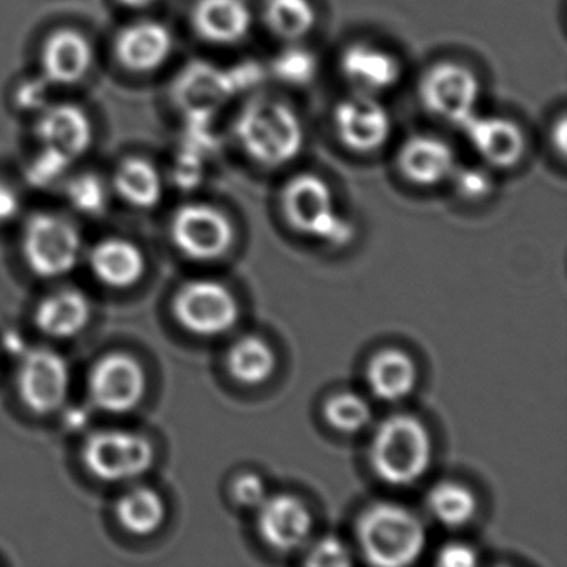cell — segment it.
<instances>
[{
	"mask_svg": "<svg viewBox=\"0 0 567 567\" xmlns=\"http://www.w3.org/2000/svg\"><path fill=\"white\" fill-rule=\"evenodd\" d=\"M235 134L251 161L270 168L293 162L305 142L297 112L274 99L250 102L238 115Z\"/></svg>",
	"mask_w": 567,
	"mask_h": 567,
	"instance_id": "cell-1",
	"label": "cell"
},
{
	"mask_svg": "<svg viewBox=\"0 0 567 567\" xmlns=\"http://www.w3.org/2000/svg\"><path fill=\"white\" fill-rule=\"evenodd\" d=\"M357 534L364 556L374 566H410L420 559L426 544L420 517L401 504L368 507L358 519Z\"/></svg>",
	"mask_w": 567,
	"mask_h": 567,
	"instance_id": "cell-2",
	"label": "cell"
},
{
	"mask_svg": "<svg viewBox=\"0 0 567 567\" xmlns=\"http://www.w3.org/2000/svg\"><path fill=\"white\" fill-rule=\"evenodd\" d=\"M433 457L430 431L411 414H393L378 426L371 441L374 473L393 486H410L424 476Z\"/></svg>",
	"mask_w": 567,
	"mask_h": 567,
	"instance_id": "cell-3",
	"label": "cell"
},
{
	"mask_svg": "<svg viewBox=\"0 0 567 567\" xmlns=\"http://www.w3.org/2000/svg\"><path fill=\"white\" fill-rule=\"evenodd\" d=\"M281 205L291 227L334 247L353 240L354 228L334 208L333 195L323 178L300 174L285 185Z\"/></svg>",
	"mask_w": 567,
	"mask_h": 567,
	"instance_id": "cell-4",
	"label": "cell"
},
{
	"mask_svg": "<svg viewBox=\"0 0 567 567\" xmlns=\"http://www.w3.org/2000/svg\"><path fill=\"white\" fill-rule=\"evenodd\" d=\"M81 234L68 218L39 214L25 225L22 254L38 277L55 278L74 270L81 258Z\"/></svg>",
	"mask_w": 567,
	"mask_h": 567,
	"instance_id": "cell-5",
	"label": "cell"
},
{
	"mask_svg": "<svg viewBox=\"0 0 567 567\" xmlns=\"http://www.w3.org/2000/svg\"><path fill=\"white\" fill-rule=\"evenodd\" d=\"M85 467L109 483L134 480L154 463V447L145 436L131 431L92 434L82 450Z\"/></svg>",
	"mask_w": 567,
	"mask_h": 567,
	"instance_id": "cell-6",
	"label": "cell"
},
{
	"mask_svg": "<svg viewBox=\"0 0 567 567\" xmlns=\"http://www.w3.org/2000/svg\"><path fill=\"white\" fill-rule=\"evenodd\" d=\"M481 85L473 71L456 62H440L427 69L420 82L424 107L451 124L463 125L476 114Z\"/></svg>",
	"mask_w": 567,
	"mask_h": 567,
	"instance_id": "cell-7",
	"label": "cell"
},
{
	"mask_svg": "<svg viewBox=\"0 0 567 567\" xmlns=\"http://www.w3.org/2000/svg\"><path fill=\"white\" fill-rule=\"evenodd\" d=\"M178 323L198 337L227 333L238 320V301L225 285L195 280L184 285L174 300Z\"/></svg>",
	"mask_w": 567,
	"mask_h": 567,
	"instance_id": "cell-8",
	"label": "cell"
},
{
	"mask_svg": "<svg viewBox=\"0 0 567 567\" xmlns=\"http://www.w3.org/2000/svg\"><path fill=\"white\" fill-rule=\"evenodd\" d=\"M172 238L178 250L194 260H217L234 244V227L218 208L190 204L175 214Z\"/></svg>",
	"mask_w": 567,
	"mask_h": 567,
	"instance_id": "cell-9",
	"label": "cell"
},
{
	"mask_svg": "<svg viewBox=\"0 0 567 567\" xmlns=\"http://www.w3.org/2000/svg\"><path fill=\"white\" fill-rule=\"evenodd\" d=\"M22 403L38 414H49L68 400L71 371L68 361L48 348H35L22 358L18 373Z\"/></svg>",
	"mask_w": 567,
	"mask_h": 567,
	"instance_id": "cell-10",
	"label": "cell"
},
{
	"mask_svg": "<svg viewBox=\"0 0 567 567\" xmlns=\"http://www.w3.org/2000/svg\"><path fill=\"white\" fill-rule=\"evenodd\" d=\"M144 368L135 358L124 353H112L102 358L92 368L89 391L95 406L107 413H127L144 398Z\"/></svg>",
	"mask_w": 567,
	"mask_h": 567,
	"instance_id": "cell-11",
	"label": "cell"
},
{
	"mask_svg": "<svg viewBox=\"0 0 567 567\" xmlns=\"http://www.w3.org/2000/svg\"><path fill=\"white\" fill-rule=\"evenodd\" d=\"M338 137L350 151L371 154L388 144L393 131L390 112L374 95L354 94L334 111Z\"/></svg>",
	"mask_w": 567,
	"mask_h": 567,
	"instance_id": "cell-12",
	"label": "cell"
},
{
	"mask_svg": "<svg viewBox=\"0 0 567 567\" xmlns=\"http://www.w3.org/2000/svg\"><path fill=\"white\" fill-rule=\"evenodd\" d=\"M258 533L278 553H291L307 543L313 529V516L300 497L291 494H268L258 507Z\"/></svg>",
	"mask_w": 567,
	"mask_h": 567,
	"instance_id": "cell-13",
	"label": "cell"
},
{
	"mask_svg": "<svg viewBox=\"0 0 567 567\" xmlns=\"http://www.w3.org/2000/svg\"><path fill=\"white\" fill-rule=\"evenodd\" d=\"M35 137L42 151L75 162L91 148L94 125L84 109L72 104H58L44 109L35 125Z\"/></svg>",
	"mask_w": 567,
	"mask_h": 567,
	"instance_id": "cell-14",
	"label": "cell"
},
{
	"mask_svg": "<svg viewBox=\"0 0 567 567\" xmlns=\"http://www.w3.org/2000/svg\"><path fill=\"white\" fill-rule=\"evenodd\" d=\"M340 71L344 81L358 94L377 95L390 91L401 79L398 59L368 42H357L344 49L340 59Z\"/></svg>",
	"mask_w": 567,
	"mask_h": 567,
	"instance_id": "cell-15",
	"label": "cell"
},
{
	"mask_svg": "<svg viewBox=\"0 0 567 567\" xmlns=\"http://www.w3.org/2000/svg\"><path fill=\"white\" fill-rule=\"evenodd\" d=\"M461 127L476 154L491 167L511 168L519 164L526 151V138L519 125L504 117H480L474 114Z\"/></svg>",
	"mask_w": 567,
	"mask_h": 567,
	"instance_id": "cell-16",
	"label": "cell"
},
{
	"mask_svg": "<svg viewBox=\"0 0 567 567\" xmlns=\"http://www.w3.org/2000/svg\"><path fill=\"white\" fill-rule=\"evenodd\" d=\"M94 61V45L74 29H61L49 35L41 52L42 74L51 84L74 85L84 81Z\"/></svg>",
	"mask_w": 567,
	"mask_h": 567,
	"instance_id": "cell-17",
	"label": "cell"
},
{
	"mask_svg": "<svg viewBox=\"0 0 567 567\" xmlns=\"http://www.w3.org/2000/svg\"><path fill=\"white\" fill-rule=\"evenodd\" d=\"M398 167L411 184L434 187L451 178L456 171V155L443 138L414 135L401 145Z\"/></svg>",
	"mask_w": 567,
	"mask_h": 567,
	"instance_id": "cell-18",
	"label": "cell"
},
{
	"mask_svg": "<svg viewBox=\"0 0 567 567\" xmlns=\"http://www.w3.org/2000/svg\"><path fill=\"white\" fill-rule=\"evenodd\" d=\"M174 51V35L158 21H138L127 25L115 41V52L124 68L152 72L165 64Z\"/></svg>",
	"mask_w": 567,
	"mask_h": 567,
	"instance_id": "cell-19",
	"label": "cell"
},
{
	"mask_svg": "<svg viewBox=\"0 0 567 567\" xmlns=\"http://www.w3.org/2000/svg\"><path fill=\"white\" fill-rule=\"evenodd\" d=\"M192 22L205 41L234 45L247 38L254 18L247 0H197Z\"/></svg>",
	"mask_w": 567,
	"mask_h": 567,
	"instance_id": "cell-20",
	"label": "cell"
},
{
	"mask_svg": "<svg viewBox=\"0 0 567 567\" xmlns=\"http://www.w3.org/2000/svg\"><path fill=\"white\" fill-rule=\"evenodd\" d=\"M91 268L102 284L127 288L144 275L145 258L137 245L122 238H107L92 248Z\"/></svg>",
	"mask_w": 567,
	"mask_h": 567,
	"instance_id": "cell-21",
	"label": "cell"
},
{
	"mask_svg": "<svg viewBox=\"0 0 567 567\" xmlns=\"http://www.w3.org/2000/svg\"><path fill=\"white\" fill-rule=\"evenodd\" d=\"M367 378L374 396L394 403L413 393L417 383V368L413 358L404 351L383 350L371 358Z\"/></svg>",
	"mask_w": 567,
	"mask_h": 567,
	"instance_id": "cell-22",
	"label": "cell"
},
{
	"mask_svg": "<svg viewBox=\"0 0 567 567\" xmlns=\"http://www.w3.org/2000/svg\"><path fill=\"white\" fill-rule=\"evenodd\" d=\"M91 318V305L78 290L49 295L35 310V324L52 338H72L84 330Z\"/></svg>",
	"mask_w": 567,
	"mask_h": 567,
	"instance_id": "cell-23",
	"label": "cell"
},
{
	"mask_svg": "<svg viewBox=\"0 0 567 567\" xmlns=\"http://www.w3.org/2000/svg\"><path fill=\"white\" fill-rule=\"evenodd\" d=\"M114 185L122 200L135 208H154L164 195L161 172L141 157L127 158L118 165Z\"/></svg>",
	"mask_w": 567,
	"mask_h": 567,
	"instance_id": "cell-24",
	"label": "cell"
},
{
	"mask_svg": "<svg viewBox=\"0 0 567 567\" xmlns=\"http://www.w3.org/2000/svg\"><path fill=\"white\" fill-rule=\"evenodd\" d=\"M227 367L238 383L255 386L274 374L277 357L264 338L244 337L228 351Z\"/></svg>",
	"mask_w": 567,
	"mask_h": 567,
	"instance_id": "cell-25",
	"label": "cell"
},
{
	"mask_svg": "<svg viewBox=\"0 0 567 567\" xmlns=\"http://www.w3.org/2000/svg\"><path fill=\"white\" fill-rule=\"evenodd\" d=\"M117 519L128 533L148 536L164 524V499L151 487H134L118 499Z\"/></svg>",
	"mask_w": 567,
	"mask_h": 567,
	"instance_id": "cell-26",
	"label": "cell"
},
{
	"mask_svg": "<svg viewBox=\"0 0 567 567\" xmlns=\"http://www.w3.org/2000/svg\"><path fill=\"white\" fill-rule=\"evenodd\" d=\"M265 24L271 34L287 42L307 38L317 22V12L310 0H267Z\"/></svg>",
	"mask_w": 567,
	"mask_h": 567,
	"instance_id": "cell-27",
	"label": "cell"
},
{
	"mask_svg": "<svg viewBox=\"0 0 567 567\" xmlns=\"http://www.w3.org/2000/svg\"><path fill=\"white\" fill-rule=\"evenodd\" d=\"M431 514L447 527H460L470 523L476 513V497L463 484L443 481L427 494Z\"/></svg>",
	"mask_w": 567,
	"mask_h": 567,
	"instance_id": "cell-28",
	"label": "cell"
},
{
	"mask_svg": "<svg viewBox=\"0 0 567 567\" xmlns=\"http://www.w3.org/2000/svg\"><path fill=\"white\" fill-rule=\"evenodd\" d=\"M324 416L334 430L341 433H358L371 423L373 410L360 394L343 391L327 401Z\"/></svg>",
	"mask_w": 567,
	"mask_h": 567,
	"instance_id": "cell-29",
	"label": "cell"
},
{
	"mask_svg": "<svg viewBox=\"0 0 567 567\" xmlns=\"http://www.w3.org/2000/svg\"><path fill=\"white\" fill-rule=\"evenodd\" d=\"M68 198L72 207L82 214H101L107 205V188L95 175H79L69 182Z\"/></svg>",
	"mask_w": 567,
	"mask_h": 567,
	"instance_id": "cell-30",
	"label": "cell"
},
{
	"mask_svg": "<svg viewBox=\"0 0 567 567\" xmlns=\"http://www.w3.org/2000/svg\"><path fill=\"white\" fill-rule=\"evenodd\" d=\"M451 178H453L456 194L464 200H484L489 197L494 188V181L489 172L480 167H456Z\"/></svg>",
	"mask_w": 567,
	"mask_h": 567,
	"instance_id": "cell-31",
	"label": "cell"
},
{
	"mask_svg": "<svg viewBox=\"0 0 567 567\" xmlns=\"http://www.w3.org/2000/svg\"><path fill=\"white\" fill-rule=\"evenodd\" d=\"M317 62L308 52L291 49L275 61V74L291 84H305L313 78Z\"/></svg>",
	"mask_w": 567,
	"mask_h": 567,
	"instance_id": "cell-32",
	"label": "cell"
},
{
	"mask_svg": "<svg viewBox=\"0 0 567 567\" xmlns=\"http://www.w3.org/2000/svg\"><path fill=\"white\" fill-rule=\"evenodd\" d=\"M307 564L317 567L350 566L351 556L348 553L347 546L340 539H337V537H323V539L315 544L310 556H308Z\"/></svg>",
	"mask_w": 567,
	"mask_h": 567,
	"instance_id": "cell-33",
	"label": "cell"
},
{
	"mask_svg": "<svg viewBox=\"0 0 567 567\" xmlns=\"http://www.w3.org/2000/svg\"><path fill=\"white\" fill-rule=\"evenodd\" d=\"M234 497L240 506L258 509L268 497L267 484L257 474H241L234 483Z\"/></svg>",
	"mask_w": 567,
	"mask_h": 567,
	"instance_id": "cell-34",
	"label": "cell"
},
{
	"mask_svg": "<svg viewBox=\"0 0 567 567\" xmlns=\"http://www.w3.org/2000/svg\"><path fill=\"white\" fill-rule=\"evenodd\" d=\"M69 165H71V162L65 161V158L42 151L41 157L32 164V182L38 185L54 184L58 178H61L68 172Z\"/></svg>",
	"mask_w": 567,
	"mask_h": 567,
	"instance_id": "cell-35",
	"label": "cell"
},
{
	"mask_svg": "<svg viewBox=\"0 0 567 567\" xmlns=\"http://www.w3.org/2000/svg\"><path fill=\"white\" fill-rule=\"evenodd\" d=\"M437 564L444 567H471L477 564V554L464 543H450L437 553Z\"/></svg>",
	"mask_w": 567,
	"mask_h": 567,
	"instance_id": "cell-36",
	"label": "cell"
},
{
	"mask_svg": "<svg viewBox=\"0 0 567 567\" xmlns=\"http://www.w3.org/2000/svg\"><path fill=\"white\" fill-rule=\"evenodd\" d=\"M21 197L8 182L0 181V225L9 224L21 212Z\"/></svg>",
	"mask_w": 567,
	"mask_h": 567,
	"instance_id": "cell-37",
	"label": "cell"
},
{
	"mask_svg": "<svg viewBox=\"0 0 567 567\" xmlns=\"http://www.w3.org/2000/svg\"><path fill=\"white\" fill-rule=\"evenodd\" d=\"M566 132H567V124L566 118L560 117L559 122H557L556 127H554V141H556L557 144V151L560 152V155L566 154Z\"/></svg>",
	"mask_w": 567,
	"mask_h": 567,
	"instance_id": "cell-38",
	"label": "cell"
},
{
	"mask_svg": "<svg viewBox=\"0 0 567 567\" xmlns=\"http://www.w3.org/2000/svg\"><path fill=\"white\" fill-rule=\"evenodd\" d=\"M122 4L131 9H147L157 4L161 0H121Z\"/></svg>",
	"mask_w": 567,
	"mask_h": 567,
	"instance_id": "cell-39",
	"label": "cell"
}]
</instances>
